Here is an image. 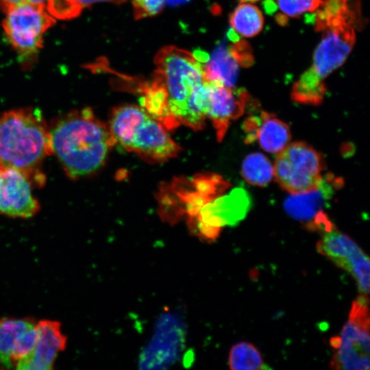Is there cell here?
I'll use <instances>...</instances> for the list:
<instances>
[{
    "instance_id": "8fae6325",
    "label": "cell",
    "mask_w": 370,
    "mask_h": 370,
    "mask_svg": "<svg viewBox=\"0 0 370 370\" xmlns=\"http://www.w3.org/2000/svg\"><path fill=\"white\" fill-rule=\"evenodd\" d=\"M37 321L32 317H0V369H16L32 350Z\"/></svg>"
},
{
    "instance_id": "7a4b0ae2",
    "label": "cell",
    "mask_w": 370,
    "mask_h": 370,
    "mask_svg": "<svg viewBox=\"0 0 370 370\" xmlns=\"http://www.w3.org/2000/svg\"><path fill=\"white\" fill-rule=\"evenodd\" d=\"M362 21L360 0H321L314 15V29L321 39L311 65L293 86L294 101L321 104L326 92L325 79L345 62Z\"/></svg>"
},
{
    "instance_id": "5b68a950",
    "label": "cell",
    "mask_w": 370,
    "mask_h": 370,
    "mask_svg": "<svg viewBox=\"0 0 370 370\" xmlns=\"http://www.w3.org/2000/svg\"><path fill=\"white\" fill-rule=\"evenodd\" d=\"M108 125L116 143L147 161L165 162L181 151L165 127L142 106L127 104L114 108Z\"/></svg>"
},
{
    "instance_id": "d6986e66",
    "label": "cell",
    "mask_w": 370,
    "mask_h": 370,
    "mask_svg": "<svg viewBox=\"0 0 370 370\" xmlns=\"http://www.w3.org/2000/svg\"><path fill=\"white\" fill-rule=\"evenodd\" d=\"M228 362L232 370L270 369L264 362L257 348L247 342H241L233 345L230 352Z\"/></svg>"
},
{
    "instance_id": "d4e9b609",
    "label": "cell",
    "mask_w": 370,
    "mask_h": 370,
    "mask_svg": "<svg viewBox=\"0 0 370 370\" xmlns=\"http://www.w3.org/2000/svg\"><path fill=\"white\" fill-rule=\"evenodd\" d=\"M241 3H243V2H249V3H254V2H256V1H258L260 0H239Z\"/></svg>"
},
{
    "instance_id": "277c9868",
    "label": "cell",
    "mask_w": 370,
    "mask_h": 370,
    "mask_svg": "<svg viewBox=\"0 0 370 370\" xmlns=\"http://www.w3.org/2000/svg\"><path fill=\"white\" fill-rule=\"evenodd\" d=\"M49 156V125L40 110L21 108L0 114V167L16 168L45 180L40 167Z\"/></svg>"
},
{
    "instance_id": "ac0fdd59",
    "label": "cell",
    "mask_w": 370,
    "mask_h": 370,
    "mask_svg": "<svg viewBox=\"0 0 370 370\" xmlns=\"http://www.w3.org/2000/svg\"><path fill=\"white\" fill-rule=\"evenodd\" d=\"M242 175L250 184L266 186L273 177V165L262 153H252L247 155L243 162Z\"/></svg>"
},
{
    "instance_id": "4fadbf2b",
    "label": "cell",
    "mask_w": 370,
    "mask_h": 370,
    "mask_svg": "<svg viewBox=\"0 0 370 370\" xmlns=\"http://www.w3.org/2000/svg\"><path fill=\"white\" fill-rule=\"evenodd\" d=\"M36 338L32 352L17 367V370H51L58 354L63 352L67 337L58 321H37Z\"/></svg>"
},
{
    "instance_id": "ffe728a7",
    "label": "cell",
    "mask_w": 370,
    "mask_h": 370,
    "mask_svg": "<svg viewBox=\"0 0 370 370\" xmlns=\"http://www.w3.org/2000/svg\"><path fill=\"white\" fill-rule=\"evenodd\" d=\"M126 0H47V7L53 17L66 20L79 15L82 11L97 2L121 3Z\"/></svg>"
},
{
    "instance_id": "e0dca14e",
    "label": "cell",
    "mask_w": 370,
    "mask_h": 370,
    "mask_svg": "<svg viewBox=\"0 0 370 370\" xmlns=\"http://www.w3.org/2000/svg\"><path fill=\"white\" fill-rule=\"evenodd\" d=\"M232 31L237 36L251 38L258 35L264 26L260 9L249 2L241 3L230 16Z\"/></svg>"
},
{
    "instance_id": "3957f363",
    "label": "cell",
    "mask_w": 370,
    "mask_h": 370,
    "mask_svg": "<svg viewBox=\"0 0 370 370\" xmlns=\"http://www.w3.org/2000/svg\"><path fill=\"white\" fill-rule=\"evenodd\" d=\"M51 155L67 177L91 176L104 166L116 141L108 124L90 108L66 112L49 125Z\"/></svg>"
},
{
    "instance_id": "cb8c5ba5",
    "label": "cell",
    "mask_w": 370,
    "mask_h": 370,
    "mask_svg": "<svg viewBox=\"0 0 370 370\" xmlns=\"http://www.w3.org/2000/svg\"><path fill=\"white\" fill-rule=\"evenodd\" d=\"M23 3L47 5V0H0V10L6 13L10 9Z\"/></svg>"
},
{
    "instance_id": "8992f818",
    "label": "cell",
    "mask_w": 370,
    "mask_h": 370,
    "mask_svg": "<svg viewBox=\"0 0 370 370\" xmlns=\"http://www.w3.org/2000/svg\"><path fill=\"white\" fill-rule=\"evenodd\" d=\"M369 299L361 295L353 302L341 336L334 337L333 347L337 351L330 362L331 368L369 370Z\"/></svg>"
},
{
    "instance_id": "52a82bcc",
    "label": "cell",
    "mask_w": 370,
    "mask_h": 370,
    "mask_svg": "<svg viewBox=\"0 0 370 370\" xmlns=\"http://www.w3.org/2000/svg\"><path fill=\"white\" fill-rule=\"evenodd\" d=\"M323 160L321 154L304 142L288 143L278 153L273 177L291 195L308 192L322 179Z\"/></svg>"
},
{
    "instance_id": "ba28073f",
    "label": "cell",
    "mask_w": 370,
    "mask_h": 370,
    "mask_svg": "<svg viewBox=\"0 0 370 370\" xmlns=\"http://www.w3.org/2000/svg\"><path fill=\"white\" fill-rule=\"evenodd\" d=\"M47 5L23 3L6 12L3 28L10 43L23 61L35 57L45 32L56 23Z\"/></svg>"
},
{
    "instance_id": "7c38bea8",
    "label": "cell",
    "mask_w": 370,
    "mask_h": 370,
    "mask_svg": "<svg viewBox=\"0 0 370 370\" xmlns=\"http://www.w3.org/2000/svg\"><path fill=\"white\" fill-rule=\"evenodd\" d=\"M248 100L246 90L208 80L206 115L212 121L219 141L225 136L230 121L243 114Z\"/></svg>"
},
{
    "instance_id": "5bb4252c",
    "label": "cell",
    "mask_w": 370,
    "mask_h": 370,
    "mask_svg": "<svg viewBox=\"0 0 370 370\" xmlns=\"http://www.w3.org/2000/svg\"><path fill=\"white\" fill-rule=\"evenodd\" d=\"M342 184L341 178L328 173L322 177L313 189L288 197L284 203V208L290 217L304 223L306 227L310 230L317 215L323 211V207Z\"/></svg>"
},
{
    "instance_id": "9c48e42d",
    "label": "cell",
    "mask_w": 370,
    "mask_h": 370,
    "mask_svg": "<svg viewBox=\"0 0 370 370\" xmlns=\"http://www.w3.org/2000/svg\"><path fill=\"white\" fill-rule=\"evenodd\" d=\"M45 184V180L24 171L0 167V214L17 219L35 216L40 205L34 189Z\"/></svg>"
},
{
    "instance_id": "44dd1931",
    "label": "cell",
    "mask_w": 370,
    "mask_h": 370,
    "mask_svg": "<svg viewBox=\"0 0 370 370\" xmlns=\"http://www.w3.org/2000/svg\"><path fill=\"white\" fill-rule=\"evenodd\" d=\"M277 8L280 11V18L278 21L288 18L298 17L307 12H315L320 6L321 0H276Z\"/></svg>"
},
{
    "instance_id": "9a60e30c",
    "label": "cell",
    "mask_w": 370,
    "mask_h": 370,
    "mask_svg": "<svg viewBox=\"0 0 370 370\" xmlns=\"http://www.w3.org/2000/svg\"><path fill=\"white\" fill-rule=\"evenodd\" d=\"M249 138H256L260 147L269 153H278L290 142L289 127L274 114L262 112L259 119L251 118L245 123Z\"/></svg>"
},
{
    "instance_id": "6da1fadb",
    "label": "cell",
    "mask_w": 370,
    "mask_h": 370,
    "mask_svg": "<svg viewBox=\"0 0 370 370\" xmlns=\"http://www.w3.org/2000/svg\"><path fill=\"white\" fill-rule=\"evenodd\" d=\"M207 60L175 46L164 47L156 53L153 77L142 88L140 106L167 131L181 125L194 130L204 127Z\"/></svg>"
},
{
    "instance_id": "30bf717a",
    "label": "cell",
    "mask_w": 370,
    "mask_h": 370,
    "mask_svg": "<svg viewBox=\"0 0 370 370\" xmlns=\"http://www.w3.org/2000/svg\"><path fill=\"white\" fill-rule=\"evenodd\" d=\"M317 244V251L326 256L338 267L349 272L355 279L362 295L369 292V258L349 236L333 225L323 232Z\"/></svg>"
},
{
    "instance_id": "7402d4cb",
    "label": "cell",
    "mask_w": 370,
    "mask_h": 370,
    "mask_svg": "<svg viewBox=\"0 0 370 370\" xmlns=\"http://www.w3.org/2000/svg\"><path fill=\"white\" fill-rule=\"evenodd\" d=\"M166 0H132L135 19H142L158 14Z\"/></svg>"
},
{
    "instance_id": "2e32d148",
    "label": "cell",
    "mask_w": 370,
    "mask_h": 370,
    "mask_svg": "<svg viewBox=\"0 0 370 370\" xmlns=\"http://www.w3.org/2000/svg\"><path fill=\"white\" fill-rule=\"evenodd\" d=\"M238 66L229 48L221 46L204 63V71L208 80L233 87L237 78Z\"/></svg>"
},
{
    "instance_id": "603a6c76",
    "label": "cell",
    "mask_w": 370,
    "mask_h": 370,
    "mask_svg": "<svg viewBox=\"0 0 370 370\" xmlns=\"http://www.w3.org/2000/svg\"><path fill=\"white\" fill-rule=\"evenodd\" d=\"M230 53L240 66H249L254 61L249 44L243 40H238L228 47Z\"/></svg>"
}]
</instances>
